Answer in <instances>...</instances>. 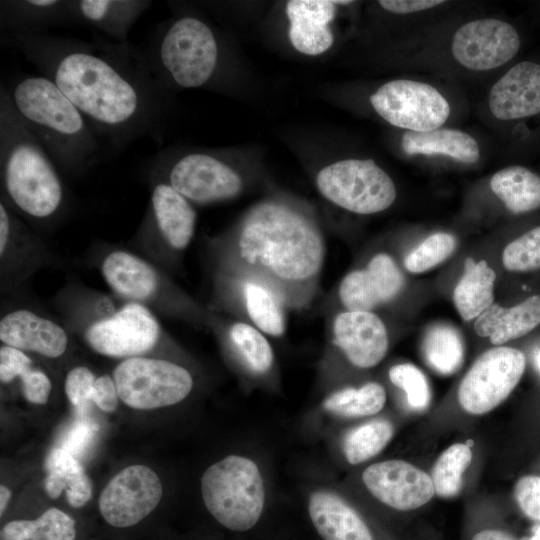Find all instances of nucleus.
I'll return each instance as SVG.
<instances>
[{
    "instance_id": "1",
    "label": "nucleus",
    "mask_w": 540,
    "mask_h": 540,
    "mask_svg": "<svg viewBox=\"0 0 540 540\" xmlns=\"http://www.w3.org/2000/svg\"><path fill=\"white\" fill-rule=\"evenodd\" d=\"M81 112L94 133L122 149L140 138L163 139L166 89L129 43L60 38L48 33H1Z\"/></svg>"
},
{
    "instance_id": "2",
    "label": "nucleus",
    "mask_w": 540,
    "mask_h": 540,
    "mask_svg": "<svg viewBox=\"0 0 540 540\" xmlns=\"http://www.w3.org/2000/svg\"><path fill=\"white\" fill-rule=\"evenodd\" d=\"M210 263L256 272L281 293L290 310L315 300L326 257L323 232L312 214L285 199L255 204L208 244Z\"/></svg>"
},
{
    "instance_id": "3",
    "label": "nucleus",
    "mask_w": 540,
    "mask_h": 540,
    "mask_svg": "<svg viewBox=\"0 0 540 540\" xmlns=\"http://www.w3.org/2000/svg\"><path fill=\"white\" fill-rule=\"evenodd\" d=\"M1 201L36 227H50L66 213L68 190L62 173L15 111L0 86Z\"/></svg>"
},
{
    "instance_id": "4",
    "label": "nucleus",
    "mask_w": 540,
    "mask_h": 540,
    "mask_svg": "<svg viewBox=\"0 0 540 540\" xmlns=\"http://www.w3.org/2000/svg\"><path fill=\"white\" fill-rule=\"evenodd\" d=\"M53 305L71 333L106 357L147 356L169 338L151 309L112 292L69 283L56 293Z\"/></svg>"
},
{
    "instance_id": "5",
    "label": "nucleus",
    "mask_w": 540,
    "mask_h": 540,
    "mask_svg": "<svg viewBox=\"0 0 540 540\" xmlns=\"http://www.w3.org/2000/svg\"><path fill=\"white\" fill-rule=\"evenodd\" d=\"M4 87L15 111L62 175L76 178L96 163L101 151L100 139L50 79L43 75H23Z\"/></svg>"
},
{
    "instance_id": "6",
    "label": "nucleus",
    "mask_w": 540,
    "mask_h": 540,
    "mask_svg": "<svg viewBox=\"0 0 540 540\" xmlns=\"http://www.w3.org/2000/svg\"><path fill=\"white\" fill-rule=\"evenodd\" d=\"M120 298L197 327H209L212 310L179 287L163 269L134 251L96 246L88 260Z\"/></svg>"
},
{
    "instance_id": "7",
    "label": "nucleus",
    "mask_w": 540,
    "mask_h": 540,
    "mask_svg": "<svg viewBox=\"0 0 540 540\" xmlns=\"http://www.w3.org/2000/svg\"><path fill=\"white\" fill-rule=\"evenodd\" d=\"M140 51L164 89L171 85L198 88L208 84L220 59L219 42L213 29L192 15H181L156 27L148 44Z\"/></svg>"
},
{
    "instance_id": "8",
    "label": "nucleus",
    "mask_w": 540,
    "mask_h": 540,
    "mask_svg": "<svg viewBox=\"0 0 540 540\" xmlns=\"http://www.w3.org/2000/svg\"><path fill=\"white\" fill-rule=\"evenodd\" d=\"M214 312L246 322L267 336L279 338L287 328L289 309L278 289L260 274L244 267L211 262Z\"/></svg>"
},
{
    "instance_id": "9",
    "label": "nucleus",
    "mask_w": 540,
    "mask_h": 540,
    "mask_svg": "<svg viewBox=\"0 0 540 540\" xmlns=\"http://www.w3.org/2000/svg\"><path fill=\"white\" fill-rule=\"evenodd\" d=\"M148 179L150 201L132 244L140 255L171 275L179 269L194 237L197 213L193 204L168 183Z\"/></svg>"
},
{
    "instance_id": "10",
    "label": "nucleus",
    "mask_w": 540,
    "mask_h": 540,
    "mask_svg": "<svg viewBox=\"0 0 540 540\" xmlns=\"http://www.w3.org/2000/svg\"><path fill=\"white\" fill-rule=\"evenodd\" d=\"M201 493L210 514L229 530L247 531L262 515L263 479L249 458L229 455L212 464L201 478Z\"/></svg>"
},
{
    "instance_id": "11",
    "label": "nucleus",
    "mask_w": 540,
    "mask_h": 540,
    "mask_svg": "<svg viewBox=\"0 0 540 540\" xmlns=\"http://www.w3.org/2000/svg\"><path fill=\"white\" fill-rule=\"evenodd\" d=\"M147 175L165 181L197 205L228 201L244 190V179L238 170L220 157L202 151L156 153L148 161Z\"/></svg>"
},
{
    "instance_id": "12",
    "label": "nucleus",
    "mask_w": 540,
    "mask_h": 540,
    "mask_svg": "<svg viewBox=\"0 0 540 540\" xmlns=\"http://www.w3.org/2000/svg\"><path fill=\"white\" fill-rule=\"evenodd\" d=\"M119 399L139 410L171 406L184 400L194 387L191 372L181 364L158 357L121 360L112 373Z\"/></svg>"
},
{
    "instance_id": "13",
    "label": "nucleus",
    "mask_w": 540,
    "mask_h": 540,
    "mask_svg": "<svg viewBox=\"0 0 540 540\" xmlns=\"http://www.w3.org/2000/svg\"><path fill=\"white\" fill-rule=\"evenodd\" d=\"M316 185L324 198L357 214H373L389 208L396 187L373 160L346 159L319 171Z\"/></svg>"
},
{
    "instance_id": "14",
    "label": "nucleus",
    "mask_w": 540,
    "mask_h": 540,
    "mask_svg": "<svg viewBox=\"0 0 540 540\" xmlns=\"http://www.w3.org/2000/svg\"><path fill=\"white\" fill-rule=\"evenodd\" d=\"M56 266L61 261L42 237L0 202L1 296H20L37 271Z\"/></svg>"
},
{
    "instance_id": "15",
    "label": "nucleus",
    "mask_w": 540,
    "mask_h": 540,
    "mask_svg": "<svg viewBox=\"0 0 540 540\" xmlns=\"http://www.w3.org/2000/svg\"><path fill=\"white\" fill-rule=\"evenodd\" d=\"M526 360L524 354L511 347H495L485 351L462 379L458 401L468 413L481 415L501 404L520 381Z\"/></svg>"
},
{
    "instance_id": "16",
    "label": "nucleus",
    "mask_w": 540,
    "mask_h": 540,
    "mask_svg": "<svg viewBox=\"0 0 540 540\" xmlns=\"http://www.w3.org/2000/svg\"><path fill=\"white\" fill-rule=\"evenodd\" d=\"M370 102L388 123L413 132L439 129L450 114L449 103L437 89L406 79L383 84Z\"/></svg>"
},
{
    "instance_id": "17",
    "label": "nucleus",
    "mask_w": 540,
    "mask_h": 540,
    "mask_svg": "<svg viewBox=\"0 0 540 540\" xmlns=\"http://www.w3.org/2000/svg\"><path fill=\"white\" fill-rule=\"evenodd\" d=\"M8 299L2 302L0 314L3 345L49 359L60 358L68 351L71 332L60 318L32 304Z\"/></svg>"
},
{
    "instance_id": "18",
    "label": "nucleus",
    "mask_w": 540,
    "mask_h": 540,
    "mask_svg": "<svg viewBox=\"0 0 540 540\" xmlns=\"http://www.w3.org/2000/svg\"><path fill=\"white\" fill-rule=\"evenodd\" d=\"M326 328L332 351L355 368L369 369L378 365L388 351V330L375 312L334 310L326 321Z\"/></svg>"
},
{
    "instance_id": "19",
    "label": "nucleus",
    "mask_w": 540,
    "mask_h": 540,
    "mask_svg": "<svg viewBox=\"0 0 540 540\" xmlns=\"http://www.w3.org/2000/svg\"><path fill=\"white\" fill-rule=\"evenodd\" d=\"M157 474L145 465L128 466L116 474L99 497V510L110 525L133 526L149 515L161 500Z\"/></svg>"
},
{
    "instance_id": "20",
    "label": "nucleus",
    "mask_w": 540,
    "mask_h": 540,
    "mask_svg": "<svg viewBox=\"0 0 540 540\" xmlns=\"http://www.w3.org/2000/svg\"><path fill=\"white\" fill-rule=\"evenodd\" d=\"M405 279L394 258L378 252L366 265L346 273L336 287L339 309L371 311L395 300L404 287Z\"/></svg>"
},
{
    "instance_id": "21",
    "label": "nucleus",
    "mask_w": 540,
    "mask_h": 540,
    "mask_svg": "<svg viewBox=\"0 0 540 540\" xmlns=\"http://www.w3.org/2000/svg\"><path fill=\"white\" fill-rule=\"evenodd\" d=\"M520 37L509 23L478 19L460 27L453 36L452 53L464 67L486 71L502 66L519 51Z\"/></svg>"
},
{
    "instance_id": "22",
    "label": "nucleus",
    "mask_w": 540,
    "mask_h": 540,
    "mask_svg": "<svg viewBox=\"0 0 540 540\" xmlns=\"http://www.w3.org/2000/svg\"><path fill=\"white\" fill-rule=\"evenodd\" d=\"M362 480L383 504L400 511L417 509L435 494L431 477L403 460H386L367 467Z\"/></svg>"
},
{
    "instance_id": "23",
    "label": "nucleus",
    "mask_w": 540,
    "mask_h": 540,
    "mask_svg": "<svg viewBox=\"0 0 540 540\" xmlns=\"http://www.w3.org/2000/svg\"><path fill=\"white\" fill-rule=\"evenodd\" d=\"M209 329L236 366L253 379L269 377L275 355L267 335L241 320L212 310Z\"/></svg>"
},
{
    "instance_id": "24",
    "label": "nucleus",
    "mask_w": 540,
    "mask_h": 540,
    "mask_svg": "<svg viewBox=\"0 0 540 540\" xmlns=\"http://www.w3.org/2000/svg\"><path fill=\"white\" fill-rule=\"evenodd\" d=\"M489 108L500 120H514L540 113V64L522 61L492 87Z\"/></svg>"
},
{
    "instance_id": "25",
    "label": "nucleus",
    "mask_w": 540,
    "mask_h": 540,
    "mask_svg": "<svg viewBox=\"0 0 540 540\" xmlns=\"http://www.w3.org/2000/svg\"><path fill=\"white\" fill-rule=\"evenodd\" d=\"M351 1L291 0L286 13L290 21L289 38L293 47L306 55H319L333 43L328 26L335 15L336 4Z\"/></svg>"
},
{
    "instance_id": "26",
    "label": "nucleus",
    "mask_w": 540,
    "mask_h": 540,
    "mask_svg": "<svg viewBox=\"0 0 540 540\" xmlns=\"http://www.w3.org/2000/svg\"><path fill=\"white\" fill-rule=\"evenodd\" d=\"M152 4L148 0H72L73 22L93 27L116 43H129L130 30Z\"/></svg>"
},
{
    "instance_id": "27",
    "label": "nucleus",
    "mask_w": 540,
    "mask_h": 540,
    "mask_svg": "<svg viewBox=\"0 0 540 540\" xmlns=\"http://www.w3.org/2000/svg\"><path fill=\"white\" fill-rule=\"evenodd\" d=\"M73 22L72 0H2V33H46L51 27Z\"/></svg>"
},
{
    "instance_id": "28",
    "label": "nucleus",
    "mask_w": 540,
    "mask_h": 540,
    "mask_svg": "<svg viewBox=\"0 0 540 540\" xmlns=\"http://www.w3.org/2000/svg\"><path fill=\"white\" fill-rule=\"evenodd\" d=\"M308 511L316 531L324 540H374L360 515L332 492H314L309 499Z\"/></svg>"
},
{
    "instance_id": "29",
    "label": "nucleus",
    "mask_w": 540,
    "mask_h": 540,
    "mask_svg": "<svg viewBox=\"0 0 540 540\" xmlns=\"http://www.w3.org/2000/svg\"><path fill=\"white\" fill-rule=\"evenodd\" d=\"M539 324L540 295H534L511 308L493 303L477 317L474 329L494 345H501L526 335Z\"/></svg>"
},
{
    "instance_id": "30",
    "label": "nucleus",
    "mask_w": 540,
    "mask_h": 540,
    "mask_svg": "<svg viewBox=\"0 0 540 540\" xmlns=\"http://www.w3.org/2000/svg\"><path fill=\"white\" fill-rule=\"evenodd\" d=\"M45 491L50 498L66 492L68 503L75 508L84 506L92 495V482L78 459L69 451L54 448L45 461Z\"/></svg>"
},
{
    "instance_id": "31",
    "label": "nucleus",
    "mask_w": 540,
    "mask_h": 540,
    "mask_svg": "<svg viewBox=\"0 0 540 540\" xmlns=\"http://www.w3.org/2000/svg\"><path fill=\"white\" fill-rule=\"evenodd\" d=\"M401 146L408 155H443L464 163H474L480 157L476 140L456 129L406 132L402 137Z\"/></svg>"
},
{
    "instance_id": "32",
    "label": "nucleus",
    "mask_w": 540,
    "mask_h": 540,
    "mask_svg": "<svg viewBox=\"0 0 540 540\" xmlns=\"http://www.w3.org/2000/svg\"><path fill=\"white\" fill-rule=\"evenodd\" d=\"M496 274L485 260H465L464 274L456 285L453 300L463 320L480 316L494 303Z\"/></svg>"
},
{
    "instance_id": "33",
    "label": "nucleus",
    "mask_w": 540,
    "mask_h": 540,
    "mask_svg": "<svg viewBox=\"0 0 540 540\" xmlns=\"http://www.w3.org/2000/svg\"><path fill=\"white\" fill-rule=\"evenodd\" d=\"M490 186L513 213L530 212L540 207V177L523 166H509L496 172Z\"/></svg>"
},
{
    "instance_id": "34",
    "label": "nucleus",
    "mask_w": 540,
    "mask_h": 540,
    "mask_svg": "<svg viewBox=\"0 0 540 540\" xmlns=\"http://www.w3.org/2000/svg\"><path fill=\"white\" fill-rule=\"evenodd\" d=\"M75 521L57 508H49L34 520H14L1 530L2 540H74Z\"/></svg>"
},
{
    "instance_id": "35",
    "label": "nucleus",
    "mask_w": 540,
    "mask_h": 540,
    "mask_svg": "<svg viewBox=\"0 0 540 540\" xmlns=\"http://www.w3.org/2000/svg\"><path fill=\"white\" fill-rule=\"evenodd\" d=\"M423 355L427 364L441 375L459 370L464 360V344L459 332L452 326L437 324L430 327L423 339Z\"/></svg>"
},
{
    "instance_id": "36",
    "label": "nucleus",
    "mask_w": 540,
    "mask_h": 540,
    "mask_svg": "<svg viewBox=\"0 0 540 540\" xmlns=\"http://www.w3.org/2000/svg\"><path fill=\"white\" fill-rule=\"evenodd\" d=\"M386 391L377 382L362 386L344 387L333 391L323 401V408L346 417H363L378 413L385 405Z\"/></svg>"
},
{
    "instance_id": "37",
    "label": "nucleus",
    "mask_w": 540,
    "mask_h": 540,
    "mask_svg": "<svg viewBox=\"0 0 540 540\" xmlns=\"http://www.w3.org/2000/svg\"><path fill=\"white\" fill-rule=\"evenodd\" d=\"M393 425L376 419L352 429L343 442V451L350 464H359L380 453L392 439Z\"/></svg>"
},
{
    "instance_id": "38",
    "label": "nucleus",
    "mask_w": 540,
    "mask_h": 540,
    "mask_svg": "<svg viewBox=\"0 0 540 540\" xmlns=\"http://www.w3.org/2000/svg\"><path fill=\"white\" fill-rule=\"evenodd\" d=\"M472 460V451L466 444L456 443L448 447L436 460L431 479L435 494L442 498L458 495L463 475Z\"/></svg>"
},
{
    "instance_id": "39",
    "label": "nucleus",
    "mask_w": 540,
    "mask_h": 540,
    "mask_svg": "<svg viewBox=\"0 0 540 540\" xmlns=\"http://www.w3.org/2000/svg\"><path fill=\"white\" fill-rule=\"evenodd\" d=\"M456 239L448 233H435L427 237L404 258V266L411 273H422L442 263L452 255Z\"/></svg>"
},
{
    "instance_id": "40",
    "label": "nucleus",
    "mask_w": 540,
    "mask_h": 540,
    "mask_svg": "<svg viewBox=\"0 0 540 540\" xmlns=\"http://www.w3.org/2000/svg\"><path fill=\"white\" fill-rule=\"evenodd\" d=\"M389 379L403 390L408 405L415 411L426 409L431 400V391L425 375L416 366L404 363L390 368Z\"/></svg>"
},
{
    "instance_id": "41",
    "label": "nucleus",
    "mask_w": 540,
    "mask_h": 540,
    "mask_svg": "<svg viewBox=\"0 0 540 540\" xmlns=\"http://www.w3.org/2000/svg\"><path fill=\"white\" fill-rule=\"evenodd\" d=\"M504 267L513 272L540 268V226L510 242L502 254Z\"/></svg>"
},
{
    "instance_id": "42",
    "label": "nucleus",
    "mask_w": 540,
    "mask_h": 540,
    "mask_svg": "<svg viewBox=\"0 0 540 540\" xmlns=\"http://www.w3.org/2000/svg\"><path fill=\"white\" fill-rule=\"evenodd\" d=\"M96 378L94 372L86 366H75L67 372L65 393L77 413L88 411Z\"/></svg>"
},
{
    "instance_id": "43",
    "label": "nucleus",
    "mask_w": 540,
    "mask_h": 540,
    "mask_svg": "<svg viewBox=\"0 0 540 540\" xmlns=\"http://www.w3.org/2000/svg\"><path fill=\"white\" fill-rule=\"evenodd\" d=\"M17 379L21 382V391L27 401L41 405L47 403L52 382L44 371L32 364Z\"/></svg>"
},
{
    "instance_id": "44",
    "label": "nucleus",
    "mask_w": 540,
    "mask_h": 540,
    "mask_svg": "<svg viewBox=\"0 0 540 540\" xmlns=\"http://www.w3.org/2000/svg\"><path fill=\"white\" fill-rule=\"evenodd\" d=\"M514 497L522 512L532 520L540 521V477H521L514 487Z\"/></svg>"
},
{
    "instance_id": "45",
    "label": "nucleus",
    "mask_w": 540,
    "mask_h": 540,
    "mask_svg": "<svg viewBox=\"0 0 540 540\" xmlns=\"http://www.w3.org/2000/svg\"><path fill=\"white\" fill-rule=\"evenodd\" d=\"M33 360L28 353L19 349L2 345L0 347V380L3 384H9L16 380Z\"/></svg>"
},
{
    "instance_id": "46",
    "label": "nucleus",
    "mask_w": 540,
    "mask_h": 540,
    "mask_svg": "<svg viewBox=\"0 0 540 540\" xmlns=\"http://www.w3.org/2000/svg\"><path fill=\"white\" fill-rule=\"evenodd\" d=\"M98 430V425L87 419H81L75 422L64 440L61 448L69 451L75 457V454H81L89 446Z\"/></svg>"
},
{
    "instance_id": "47",
    "label": "nucleus",
    "mask_w": 540,
    "mask_h": 540,
    "mask_svg": "<svg viewBox=\"0 0 540 540\" xmlns=\"http://www.w3.org/2000/svg\"><path fill=\"white\" fill-rule=\"evenodd\" d=\"M118 392L113 376L103 374L97 376L91 401L104 412H113L118 405Z\"/></svg>"
},
{
    "instance_id": "48",
    "label": "nucleus",
    "mask_w": 540,
    "mask_h": 540,
    "mask_svg": "<svg viewBox=\"0 0 540 540\" xmlns=\"http://www.w3.org/2000/svg\"><path fill=\"white\" fill-rule=\"evenodd\" d=\"M440 0H381L379 4L385 10L396 14H408L436 7Z\"/></svg>"
},
{
    "instance_id": "49",
    "label": "nucleus",
    "mask_w": 540,
    "mask_h": 540,
    "mask_svg": "<svg viewBox=\"0 0 540 540\" xmlns=\"http://www.w3.org/2000/svg\"><path fill=\"white\" fill-rule=\"evenodd\" d=\"M472 540H516L505 531L497 529H486L474 535Z\"/></svg>"
},
{
    "instance_id": "50",
    "label": "nucleus",
    "mask_w": 540,
    "mask_h": 540,
    "mask_svg": "<svg viewBox=\"0 0 540 540\" xmlns=\"http://www.w3.org/2000/svg\"><path fill=\"white\" fill-rule=\"evenodd\" d=\"M11 498V491L8 489V487L1 485L0 486V515L2 516L8 502Z\"/></svg>"
},
{
    "instance_id": "51",
    "label": "nucleus",
    "mask_w": 540,
    "mask_h": 540,
    "mask_svg": "<svg viewBox=\"0 0 540 540\" xmlns=\"http://www.w3.org/2000/svg\"><path fill=\"white\" fill-rule=\"evenodd\" d=\"M520 540H540V524L533 526L530 536H525Z\"/></svg>"
},
{
    "instance_id": "52",
    "label": "nucleus",
    "mask_w": 540,
    "mask_h": 540,
    "mask_svg": "<svg viewBox=\"0 0 540 540\" xmlns=\"http://www.w3.org/2000/svg\"><path fill=\"white\" fill-rule=\"evenodd\" d=\"M536 363L540 370V350L537 352V355H536Z\"/></svg>"
}]
</instances>
